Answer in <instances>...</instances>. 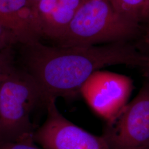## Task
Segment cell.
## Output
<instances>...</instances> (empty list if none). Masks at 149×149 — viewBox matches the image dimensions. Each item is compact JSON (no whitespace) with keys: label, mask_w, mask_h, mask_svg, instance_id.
Segmentation results:
<instances>
[{"label":"cell","mask_w":149,"mask_h":149,"mask_svg":"<svg viewBox=\"0 0 149 149\" xmlns=\"http://www.w3.org/2000/svg\"><path fill=\"white\" fill-rule=\"evenodd\" d=\"M140 26V23L120 13L107 0H85L57 45L86 47L129 42L141 31Z\"/></svg>","instance_id":"7a4b0ae2"},{"label":"cell","mask_w":149,"mask_h":149,"mask_svg":"<svg viewBox=\"0 0 149 149\" xmlns=\"http://www.w3.org/2000/svg\"><path fill=\"white\" fill-rule=\"evenodd\" d=\"M41 38L58 42L64 36L76 12L60 5L58 0H42L34 8Z\"/></svg>","instance_id":"ba28073f"},{"label":"cell","mask_w":149,"mask_h":149,"mask_svg":"<svg viewBox=\"0 0 149 149\" xmlns=\"http://www.w3.org/2000/svg\"><path fill=\"white\" fill-rule=\"evenodd\" d=\"M118 12L141 23L145 22L149 0H107Z\"/></svg>","instance_id":"9c48e42d"},{"label":"cell","mask_w":149,"mask_h":149,"mask_svg":"<svg viewBox=\"0 0 149 149\" xmlns=\"http://www.w3.org/2000/svg\"><path fill=\"white\" fill-rule=\"evenodd\" d=\"M14 67L11 49L0 52V84Z\"/></svg>","instance_id":"30bf717a"},{"label":"cell","mask_w":149,"mask_h":149,"mask_svg":"<svg viewBox=\"0 0 149 149\" xmlns=\"http://www.w3.org/2000/svg\"><path fill=\"white\" fill-rule=\"evenodd\" d=\"M145 32V41L149 48V21L148 22V26L146 27Z\"/></svg>","instance_id":"9a60e30c"},{"label":"cell","mask_w":149,"mask_h":149,"mask_svg":"<svg viewBox=\"0 0 149 149\" xmlns=\"http://www.w3.org/2000/svg\"><path fill=\"white\" fill-rule=\"evenodd\" d=\"M47 100L27 71L15 66L0 84V142L33 139L31 116Z\"/></svg>","instance_id":"3957f363"},{"label":"cell","mask_w":149,"mask_h":149,"mask_svg":"<svg viewBox=\"0 0 149 149\" xmlns=\"http://www.w3.org/2000/svg\"><path fill=\"white\" fill-rule=\"evenodd\" d=\"M27 1L32 7L34 9L37 5L38 3L42 0H27Z\"/></svg>","instance_id":"2e32d148"},{"label":"cell","mask_w":149,"mask_h":149,"mask_svg":"<svg viewBox=\"0 0 149 149\" xmlns=\"http://www.w3.org/2000/svg\"><path fill=\"white\" fill-rule=\"evenodd\" d=\"M0 25L17 38L19 45L41 38L34 9L27 0H0Z\"/></svg>","instance_id":"52a82bcc"},{"label":"cell","mask_w":149,"mask_h":149,"mask_svg":"<svg viewBox=\"0 0 149 149\" xmlns=\"http://www.w3.org/2000/svg\"><path fill=\"white\" fill-rule=\"evenodd\" d=\"M19 44L17 38L11 32L0 25V52L11 49L13 45Z\"/></svg>","instance_id":"8fae6325"},{"label":"cell","mask_w":149,"mask_h":149,"mask_svg":"<svg viewBox=\"0 0 149 149\" xmlns=\"http://www.w3.org/2000/svg\"></svg>","instance_id":"ac0fdd59"},{"label":"cell","mask_w":149,"mask_h":149,"mask_svg":"<svg viewBox=\"0 0 149 149\" xmlns=\"http://www.w3.org/2000/svg\"><path fill=\"white\" fill-rule=\"evenodd\" d=\"M132 90L133 82L128 76L98 70L84 83L80 93L91 108L109 122L127 104Z\"/></svg>","instance_id":"8992f818"},{"label":"cell","mask_w":149,"mask_h":149,"mask_svg":"<svg viewBox=\"0 0 149 149\" xmlns=\"http://www.w3.org/2000/svg\"><path fill=\"white\" fill-rule=\"evenodd\" d=\"M102 136L110 149H149V81L108 122Z\"/></svg>","instance_id":"277c9868"},{"label":"cell","mask_w":149,"mask_h":149,"mask_svg":"<svg viewBox=\"0 0 149 149\" xmlns=\"http://www.w3.org/2000/svg\"><path fill=\"white\" fill-rule=\"evenodd\" d=\"M21 46L24 69L47 101L74 97L92 74L105 67H143L148 56L129 42L67 47L50 46L37 40Z\"/></svg>","instance_id":"6da1fadb"},{"label":"cell","mask_w":149,"mask_h":149,"mask_svg":"<svg viewBox=\"0 0 149 149\" xmlns=\"http://www.w3.org/2000/svg\"><path fill=\"white\" fill-rule=\"evenodd\" d=\"M85 0H58L60 5L76 12Z\"/></svg>","instance_id":"4fadbf2b"},{"label":"cell","mask_w":149,"mask_h":149,"mask_svg":"<svg viewBox=\"0 0 149 149\" xmlns=\"http://www.w3.org/2000/svg\"><path fill=\"white\" fill-rule=\"evenodd\" d=\"M56 99H48L47 117L33 140L43 149H110L102 136L90 133L71 122L59 112Z\"/></svg>","instance_id":"5b68a950"},{"label":"cell","mask_w":149,"mask_h":149,"mask_svg":"<svg viewBox=\"0 0 149 149\" xmlns=\"http://www.w3.org/2000/svg\"><path fill=\"white\" fill-rule=\"evenodd\" d=\"M34 142L33 139L16 142H0V149H40Z\"/></svg>","instance_id":"7c38bea8"},{"label":"cell","mask_w":149,"mask_h":149,"mask_svg":"<svg viewBox=\"0 0 149 149\" xmlns=\"http://www.w3.org/2000/svg\"><path fill=\"white\" fill-rule=\"evenodd\" d=\"M145 21H149V2L148 6V8H147V11H146V13Z\"/></svg>","instance_id":"e0dca14e"},{"label":"cell","mask_w":149,"mask_h":149,"mask_svg":"<svg viewBox=\"0 0 149 149\" xmlns=\"http://www.w3.org/2000/svg\"><path fill=\"white\" fill-rule=\"evenodd\" d=\"M145 72V76L148 79L149 81V55L148 56L146 61L143 66Z\"/></svg>","instance_id":"5bb4252c"}]
</instances>
